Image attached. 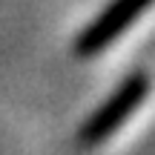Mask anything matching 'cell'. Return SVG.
<instances>
[{
	"instance_id": "6da1fadb",
	"label": "cell",
	"mask_w": 155,
	"mask_h": 155,
	"mask_svg": "<svg viewBox=\"0 0 155 155\" xmlns=\"http://www.w3.org/2000/svg\"><path fill=\"white\" fill-rule=\"evenodd\" d=\"M147 95H150V75L147 72L129 75L127 81L86 118V124L81 127V144L83 147H98V144H104L106 138H112V135L129 121V115L147 101Z\"/></svg>"
},
{
	"instance_id": "7a4b0ae2",
	"label": "cell",
	"mask_w": 155,
	"mask_h": 155,
	"mask_svg": "<svg viewBox=\"0 0 155 155\" xmlns=\"http://www.w3.org/2000/svg\"><path fill=\"white\" fill-rule=\"evenodd\" d=\"M152 6V0H115L98 20L92 23L89 29H83V35L75 40V55L78 58H92L98 52H104L118 35H124L132 20L147 12Z\"/></svg>"
}]
</instances>
